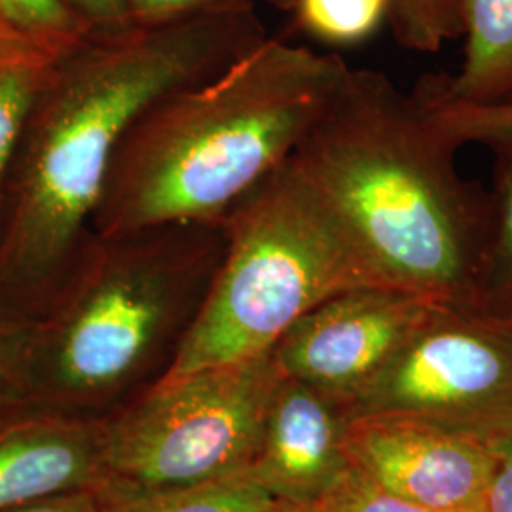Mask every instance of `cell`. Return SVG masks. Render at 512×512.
<instances>
[{"label": "cell", "instance_id": "cell-23", "mask_svg": "<svg viewBox=\"0 0 512 512\" xmlns=\"http://www.w3.org/2000/svg\"><path fill=\"white\" fill-rule=\"evenodd\" d=\"M93 33H118L131 27L124 0H65Z\"/></svg>", "mask_w": 512, "mask_h": 512}, {"label": "cell", "instance_id": "cell-5", "mask_svg": "<svg viewBox=\"0 0 512 512\" xmlns=\"http://www.w3.org/2000/svg\"><path fill=\"white\" fill-rule=\"evenodd\" d=\"M222 220L224 253L167 376L260 357L330 296L385 285L340 213L291 160Z\"/></svg>", "mask_w": 512, "mask_h": 512}, {"label": "cell", "instance_id": "cell-9", "mask_svg": "<svg viewBox=\"0 0 512 512\" xmlns=\"http://www.w3.org/2000/svg\"><path fill=\"white\" fill-rule=\"evenodd\" d=\"M349 461L391 494L444 512H482L495 459L488 442L404 416H351Z\"/></svg>", "mask_w": 512, "mask_h": 512}, {"label": "cell", "instance_id": "cell-17", "mask_svg": "<svg viewBox=\"0 0 512 512\" xmlns=\"http://www.w3.org/2000/svg\"><path fill=\"white\" fill-rule=\"evenodd\" d=\"M465 6L467 0H389L387 21L403 48L433 54L463 37Z\"/></svg>", "mask_w": 512, "mask_h": 512}, {"label": "cell", "instance_id": "cell-3", "mask_svg": "<svg viewBox=\"0 0 512 512\" xmlns=\"http://www.w3.org/2000/svg\"><path fill=\"white\" fill-rule=\"evenodd\" d=\"M418 93L351 69L289 158L348 224L385 285L473 306L490 200Z\"/></svg>", "mask_w": 512, "mask_h": 512}, {"label": "cell", "instance_id": "cell-13", "mask_svg": "<svg viewBox=\"0 0 512 512\" xmlns=\"http://www.w3.org/2000/svg\"><path fill=\"white\" fill-rule=\"evenodd\" d=\"M495 152V186L488 238L476 275L473 308L512 317V135L488 143Z\"/></svg>", "mask_w": 512, "mask_h": 512}, {"label": "cell", "instance_id": "cell-15", "mask_svg": "<svg viewBox=\"0 0 512 512\" xmlns=\"http://www.w3.org/2000/svg\"><path fill=\"white\" fill-rule=\"evenodd\" d=\"M294 27L327 46H355L374 37L389 16V0H294Z\"/></svg>", "mask_w": 512, "mask_h": 512}, {"label": "cell", "instance_id": "cell-1", "mask_svg": "<svg viewBox=\"0 0 512 512\" xmlns=\"http://www.w3.org/2000/svg\"><path fill=\"white\" fill-rule=\"evenodd\" d=\"M255 6L92 33L48 67L0 220V321L33 310L90 234L110 164L145 110L266 40Z\"/></svg>", "mask_w": 512, "mask_h": 512}, {"label": "cell", "instance_id": "cell-10", "mask_svg": "<svg viewBox=\"0 0 512 512\" xmlns=\"http://www.w3.org/2000/svg\"><path fill=\"white\" fill-rule=\"evenodd\" d=\"M348 421L342 401L281 376L255 459L243 478L275 501L317 503L351 467L346 450Z\"/></svg>", "mask_w": 512, "mask_h": 512}, {"label": "cell", "instance_id": "cell-12", "mask_svg": "<svg viewBox=\"0 0 512 512\" xmlns=\"http://www.w3.org/2000/svg\"><path fill=\"white\" fill-rule=\"evenodd\" d=\"M458 74L423 80L429 97L471 107H512V0H467Z\"/></svg>", "mask_w": 512, "mask_h": 512}, {"label": "cell", "instance_id": "cell-24", "mask_svg": "<svg viewBox=\"0 0 512 512\" xmlns=\"http://www.w3.org/2000/svg\"><path fill=\"white\" fill-rule=\"evenodd\" d=\"M52 61L55 59L0 21V69L16 65H46Z\"/></svg>", "mask_w": 512, "mask_h": 512}, {"label": "cell", "instance_id": "cell-26", "mask_svg": "<svg viewBox=\"0 0 512 512\" xmlns=\"http://www.w3.org/2000/svg\"><path fill=\"white\" fill-rule=\"evenodd\" d=\"M266 512H315L311 505H294V503H283V501H277L272 509H268Z\"/></svg>", "mask_w": 512, "mask_h": 512}, {"label": "cell", "instance_id": "cell-25", "mask_svg": "<svg viewBox=\"0 0 512 512\" xmlns=\"http://www.w3.org/2000/svg\"><path fill=\"white\" fill-rule=\"evenodd\" d=\"M0 512H103V494L101 490H82Z\"/></svg>", "mask_w": 512, "mask_h": 512}, {"label": "cell", "instance_id": "cell-20", "mask_svg": "<svg viewBox=\"0 0 512 512\" xmlns=\"http://www.w3.org/2000/svg\"><path fill=\"white\" fill-rule=\"evenodd\" d=\"M311 507L315 512H444L387 492L353 465Z\"/></svg>", "mask_w": 512, "mask_h": 512}, {"label": "cell", "instance_id": "cell-14", "mask_svg": "<svg viewBox=\"0 0 512 512\" xmlns=\"http://www.w3.org/2000/svg\"><path fill=\"white\" fill-rule=\"evenodd\" d=\"M275 503L272 495L243 476L186 490L103 494V512H266Z\"/></svg>", "mask_w": 512, "mask_h": 512}, {"label": "cell", "instance_id": "cell-18", "mask_svg": "<svg viewBox=\"0 0 512 512\" xmlns=\"http://www.w3.org/2000/svg\"><path fill=\"white\" fill-rule=\"evenodd\" d=\"M50 65L52 63L0 69V220L23 129Z\"/></svg>", "mask_w": 512, "mask_h": 512}, {"label": "cell", "instance_id": "cell-11", "mask_svg": "<svg viewBox=\"0 0 512 512\" xmlns=\"http://www.w3.org/2000/svg\"><path fill=\"white\" fill-rule=\"evenodd\" d=\"M107 420L0 401V511L101 490Z\"/></svg>", "mask_w": 512, "mask_h": 512}, {"label": "cell", "instance_id": "cell-27", "mask_svg": "<svg viewBox=\"0 0 512 512\" xmlns=\"http://www.w3.org/2000/svg\"><path fill=\"white\" fill-rule=\"evenodd\" d=\"M274 4L277 10H285V12H291L293 8L294 0H270Z\"/></svg>", "mask_w": 512, "mask_h": 512}, {"label": "cell", "instance_id": "cell-4", "mask_svg": "<svg viewBox=\"0 0 512 512\" xmlns=\"http://www.w3.org/2000/svg\"><path fill=\"white\" fill-rule=\"evenodd\" d=\"M348 69L338 55L266 38L167 93L124 135L90 230L224 219L293 156Z\"/></svg>", "mask_w": 512, "mask_h": 512}, {"label": "cell", "instance_id": "cell-8", "mask_svg": "<svg viewBox=\"0 0 512 512\" xmlns=\"http://www.w3.org/2000/svg\"><path fill=\"white\" fill-rule=\"evenodd\" d=\"M440 304L389 285L349 289L302 315L270 355L281 376L346 404Z\"/></svg>", "mask_w": 512, "mask_h": 512}, {"label": "cell", "instance_id": "cell-28", "mask_svg": "<svg viewBox=\"0 0 512 512\" xmlns=\"http://www.w3.org/2000/svg\"><path fill=\"white\" fill-rule=\"evenodd\" d=\"M6 397H4V389H2V382H0V401H4Z\"/></svg>", "mask_w": 512, "mask_h": 512}, {"label": "cell", "instance_id": "cell-6", "mask_svg": "<svg viewBox=\"0 0 512 512\" xmlns=\"http://www.w3.org/2000/svg\"><path fill=\"white\" fill-rule=\"evenodd\" d=\"M281 374L268 353L181 376L162 374L107 420V495L198 488L245 475Z\"/></svg>", "mask_w": 512, "mask_h": 512}, {"label": "cell", "instance_id": "cell-19", "mask_svg": "<svg viewBox=\"0 0 512 512\" xmlns=\"http://www.w3.org/2000/svg\"><path fill=\"white\" fill-rule=\"evenodd\" d=\"M427 109L435 116L440 128L444 129L459 145L463 143H492L499 137L512 135V107H471L442 103L427 93L416 90Z\"/></svg>", "mask_w": 512, "mask_h": 512}, {"label": "cell", "instance_id": "cell-21", "mask_svg": "<svg viewBox=\"0 0 512 512\" xmlns=\"http://www.w3.org/2000/svg\"><path fill=\"white\" fill-rule=\"evenodd\" d=\"M133 25H164L183 19L253 8V0H124Z\"/></svg>", "mask_w": 512, "mask_h": 512}, {"label": "cell", "instance_id": "cell-16", "mask_svg": "<svg viewBox=\"0 0 512 512\" xmlns=\"http://www.w3.org/2000/svg\"><path fill=\"white\" fill-rule=\"evenodd\" d=\"M0 21L52 59L69 54L93 33L65 0H0Z\"/></svg>", "mask_w": 512, "mask_h": 512}, {"label": "cell", "instance_id": "cell-7", "mask_svg": "<svg viewBox=\"0 0 512 512\" xmlns=\"http://www.w3.org/2000/svg\"><path fill=\"white\" fill-rule=\"evenodd\" d=\"M346 406L473 439L512 431V317L444 302Z\"/></svg>", "mask_w": 512, "mask_h": 512}, {"label": "cell", "instance_id": "cell-22", "mask_svg": "<svg viewBox=\"0 0 512 512\" xmlns=\"http://www.w3.org/2000/svg\"><path fill=\"white\" fill-rule=\"evenodd\" d=\"M495 467L482 512H512V431L488 442Z\"/></svg>", "mask_w": 512, "mask_h": 512}, {"label": "cell", "instance_id": "cell-29", "mask_svg": "<svg viewBox=\"0 0 512 512\" xmlns=\"http://www.w3.org/2000/svg\"><path fill=\"white\" fill-rule=\"evenodd\" d=\"M0 382H2V380H0Z\"/></svg>", "mask_w": 512, "mask_h": 512}, {"label": "cell", "instance_id": "cell-2", "mask_svg": "<svg viewBox=\"0 0 512 512\" xmlns=\"http://www.w3.org/2000/svg\"><path fill=\"white\" fill-rule=\"evenodd\" d=\"M226 247L224 220L90 234L33 310L0 321L8 401L82 416L171 365Z\"/></svg>", "mask_w": 512, "mask_h": 512}]
</instances>
